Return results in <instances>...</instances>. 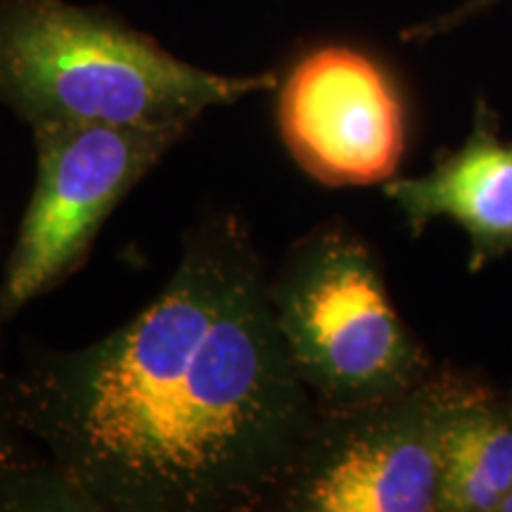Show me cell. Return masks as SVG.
Masks as SVG:
<instances>
[{
	"label": "cell",
	"instance_id": "obj_1",
	"mask_svg": "<svg viewBox=\"0 0 512 512\" xmlns=\"http://www.w3.org/2000/svg\"><path fill=\"white\" fill-rule=\"evenodd\" d=\"M12 406L69 510L110 512L273 508L316 418L230 211L195 223L164 290L112 335L27 354Z\"/></svg>",
	"mask_w": 512,
	"mask_h": 512
},
{
	"label": "cell",
	"instance_id": "obj_2",
	"mask_svg": "<svg viewBox=\"0 0 512 512\" xmlns=\"http://www.w3.org/2000/svg\"><path fill=\"white\" fill-rule=\"evenodd\" d=\"M275 86L178 60L100 8L0 0V105L43 124L192 126L209 107Z\"/></svg>",
	"mask_w": 512,
	"mask_h": 512
},
{
	"label": "cell",
	"instance_id": "obj_3",
	"mask_svg": "<svg viewBox=\"0 0 512 512\" xmlns=\"http://www.w3.org/2000/svg\"><path fill=\"white\" fill-rule=\"evenodd\" d=\"M268 299L294 373L318 408L389 399L434 373L389 299L373 249L344 223L294 242L268 278Z\"/></svg>",
	"mask_w": 512,
	"mask_h": 512
},
{
	"label": "cell",
	"instance_id": "obj_4",
	"mask_svg": "<svg viewBox=\"0 0 512 512\" xmlns=\"http://www.w3.org/2000/svg\"><path fill=\"white\" fill-rule=\"evenodd\" d=\"M477 384L448 370L389 399L318 408L275 510L437 512L439 458L453 406Z\"/></svg>",
	"mask_w": 512,
	"mask_h": 512
},
{
	"label": "cell",
	"instance_id": "obj_5",
	"mask_svg": "<svg viewBox=\"0 0 512 512\" xmlns=\"http://www.w3.org/2000/svg\"><path fill=\"white\" fill-rule=\"evenodd\" d=\"M31 133L36 185L5 266L0 320L17 316L86 261L107 216L188 126L43 124Z\"/></svg>",
	"mask_w": 512,
	"mask_h": 512
},
{
	"label": "cell",
	"instance_id": "obj_6",
	"mask_svg": "<svg viewBox=\"0 0 512 512\" xmlns=\"http://www.w3.org/2000/svg\"><path fill=\"white\" fill-rule=\"evenodd\" d=\"M278 128L294 162L313 181L387 183L406 150V114L387 72L347 46L304 55L278 95Z\"/></svg>",
	"mask_w": 512,
	"mask_h": 512
},
{
	"label": "cell",
	"instance_id": "obj_7",
	"mask_svg": "<svg viewBox=\"0 0 512 512\" xmlns=\"http://www.w3.org/2000/svg\"><path fill=\"white\" fill-rule=\"evenodd\" d=\"M384 195L413 238L439 219L463 228L472 273L512 254V140L501 138V121L482 100L458 150L446 152L427 174L389 178Z\"/></svg>",
	"mask_w": 512,
	"mask_h": 512
},
{
	"label": "cell",
	"instance_id": "obj_8",
	"mask_svg": "<svg viewBox=\"0 0 512 512\" xmlns=\"http://www.w3.org/2000/svg\"><path fill=\"white\" fill-rule=\"evenodd\" d=\"M512 494V413L486 387L465 394L441 437L437 512H501Z\"/></svg>",
	"mask_w": 512,
	"mask_h": 512
},
{
	"label": "cell",
	"instance_id": "obj_9",
	"mask_svg": "<svg viewBox=\"0 0 512 512\" xmlns=\"http://www.w3.org/2000/svg\"><path fill=\"white\" fill-rule=\"evenodd\" d=\"M22 432L15 418V406H12V377L3 366V354H0V510L5 505L10 486L22 475L27 467L34 463H24L19 458L17 434Z\"/></svg>",
	"mask_w": 512,
	"mask_h": 512
},
{
	"label": "cell",
	"instance_id": "obj_10",
	"mask_svg": "<svg viewBox=\"0 0 512 512\" xmlns=\"http://www.w3.org/2000/svg\"><path fill=\"white\" fill-rule=\"evenodd\" d=\"M501 3L503 0H467V3L460 5V8L446 12V15L432 19V22L420 24V27L411 29L406 34V38H413V41H425V38L446 34V31H453L456 27H460V24L470 22V19L484 15V12L494 10L496 5H501Z\"/></svg>",
	"mask_w": 512,
	"mask_h": 512
},
{
	"label": "cell",
	"instance_id": "obj_11",
	"mask_svg": "<svg viewBox=\"0 0 512 512\" xmlns=\"http://www.w3.org/2000/svg\"><path fill=\"white\" fill-rule=\"evenodd\" d=\"M501 512H512V494H510L508 498H505V503H503Z\"/></svg>",
	"mask_w": 512,
	"mask_h": 512
},
{
	"label": "cell",
	"instance_id": "obj_12",
	"mask_svg": "<svg viewBox=\"0 0 512 512\" xmlns=\"http://www.w3.org/2000/svg\"><path fill=\"white\" fill-rule=\"evenodd\" d=\"M505 406L510 408V413H512V394L510 396H505Z\"/></svg>",
	"mask_w": 512,
	"mask_h": 512
}]
</instances>
